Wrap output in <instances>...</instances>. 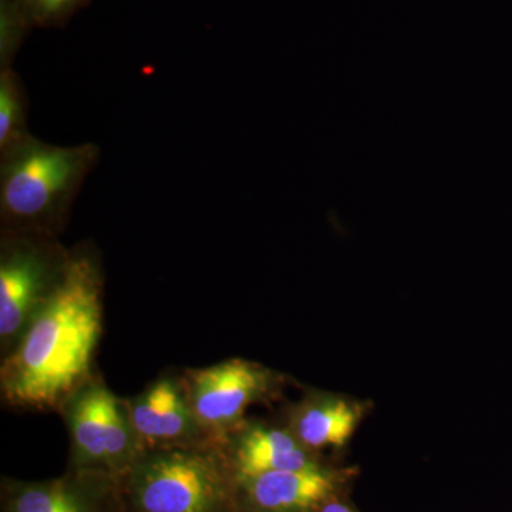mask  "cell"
Returning a JSON list of instances; mask_svg holds the SVG:
<instances>
[{"label":"cell","instance_id":"obj_1","mask_svg":"<svg viewBox=\"0 0 512 512\" xmlns=\"http://www.w3.org/2000/svg\"><path fill=\"white\" fill-rule=\"evenodd\" d=\"M103 322V269L96 249L70 251L59 285L2 366L6 402L53 409L89 377Z\"/></svg>","mask_w":512,"mask_h":512},{"label":"cell","instance_id":"obj_2","mask_svg":"<svg viewBox=\"0 0 512 512\" xmlns=\"http://www.w3.org/2000/svg\"><path fill=\"white\" fill-rule=\"evenodd\" d=\"M99 160L97 144L55 146L33 134L0 154L2 232L57 238Z\"/></svg>","mask_w":512,"mask_h":512},{"label":"cell","instance_id":"obj_3","mask_svg":"<svg viewBox=\"0 0 512 512\" xmlns=\"http://www.w3.org/2000/svg\"><path fill=\"white\" fill-rule=\"evenodd\" d=\"M69 256L57 238L2 232L0 342L6 356L59 285Z\"/></svg>","mask_w":512,"mask_h":512},{"label":"cell","instance_id":"obj_4","mask_svg":"<svg viewBox=\"0 0 512 512\" xmlns=\"http://www.w3.org/2000/svg\"><path fill=\"white\" fill-rule=\"evenodd\" d=\"M133 500L140 512H220L227 488L210 456L160 448L134 464Z\"/></svg>","mask_w":512,"mask_h":512},{"label":"cell","instance_id":"obj_5","mask_svg":"<svg viewBox=\"0 0 512 512\" xmlns=\"http://www.w3.org/2000/svg\"><path fill=\"white\" fill-rule=\"evenodd\" d=\"M63 406L77 467L113 471L136 464L141 443L126 404L103 383L86 380Z\"/></svg>","mask_w":512,"mask_h":512},{"label":"cell","instance_id":"obj_6","mask_svg":"<svg viewBox=\"0 0 512 512\" xmlns=\"http://www.w3.org/2000/svg\"><path fill=\"white\" fill-rule=\"evenodd\" d=\"M269 386L271 375L264 367L231 359L194 372L187 394L202 430L224 433L237 426Z\"/></svg>","mask_w":512,"mask_h":512},{"label":"cell","instance_id":"obj_7","mask_svg":"<svg viewBox=\"0 0 512 512\" xmlns=\"http://www.w3.org/2000/svg\"><path fill=\"white\" fill-rule=\"evenodd\" d=\"M141 446L171 447L200 436L202 427L177 380L163 377L126 404Z\"/></svg>","mask_w":512,"mask_h":512},{"label":"cell","instance_id":"obj_8","mask_svg":"<svg viewBox=\"0 0 512 512\" xmlns=\"http://www.w3.org/2000/svg\"><path fill=\"white\" fill-rule=\"evenodd\" d=\"M249 503L262 512H306L325 503L335 490L329 471H274L241 480Z\"/></svg>","mask_w":512,"mask_h":512},{"label":"cell","instance_id":"obj_9","mask_svg":"<svg viewBox=\"0 0 512 512\" xmlns=\"http://www.w3.org/2000/svg\"><path fill=\"white\" fill-rule=\"evenodd\" d=\"M234 461L239 480L274 473L305 470L319 466L291 430L251 424L239 430L234 444Z\"/></svg>","mask_w":512,"mask_h":512},{"label":"cell","instance_id":"obj_10","mask_svg":"<svg viewBox=\"0 0 512 512\" xmlns=\"http://www.w3.org/2000/svg\"><path fill=\"white\" fill-rule=\"evenodd\" d=\"M362 404L336 396H315L293 410V436L308 450L345 446L362 420Z\"/></svg>","mask_w":512,"mask_h":512},{"label":"cell","instance_id":"obj_11","mask_svg":"<svg viewBox=\"0 0 512 512\" xmlns=\"http://www.w3.org/2000/svg\"><path fill=\"white\" fill-rule=\"evenodd\" d=\"M10 512H92L89 501L66 480L16 485Z\"/></svg>","mask_w":512,"mask_h":512},{"label":"cell","instance_id":"obj_12","mask_svg":"<svg viewBox=\"0 0 512 512\" xmlns=\"http://www.w3.org/2000/svg\"><path fill=\"white\" fill-rule=\"evenodd\" d=\"M29 97L18 73L0 70V154L29 136Z\"/></svg>","mask_w":512,"mask_h":512},{"label":"cell","instance_id":"obj_13","mask_svg":"<svg viewBox=\"0 0 512 512\" xmlns=\"http://www.w3.org/2000/svg\"><path fill=\"white\" fill-rule=\"evenodd\" d=\"M33 28L19 0H0V70L13 66L20 46Z\"/></svg>","mask_w":512,"mask_h":512},{"label":"cell","instance_id":"obj_14","mask_svg":"<svg viewBox=\"0 0 512 512\" xmlns=\"http://www.w3.org/2000/svg\"><path fill=\"white\" fill-rule=\"evenodd\" d=\"M35 28H64L92 0H19Z\"/></svg>","mask_w":512,"mask_h":512},{"label":"cell","instance_id":"obj_15","mask_svg":"<svg viewBox=\"0 0 512 512\" xmlns=\"http://www.w3.org/2000/svg\"><path fill=\"white\" fill-rule=\"evenodd\" d=\"M320 512H355L350 510L348 505L342 503H329L323 505L322 511Z\"/></svg>","mask_w":512,"mask_h":512}]
</instances>
